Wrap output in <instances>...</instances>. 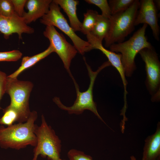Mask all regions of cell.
<instances>
[{
  "label": "cell",
  "instance_id": "1",
  "mask_svg": "<svg viewBox=\"0 0 160 160\" xmlns=\"http://www.w3.org/2000/svg\"><path fill=\"white\" fill-rule=\"evenodd\" d=\"M37 117V112L33 111L25 122L7 127L0 125V147L18 150L28 145L35 147L37 143L35 132L38 126L35 122Z\"/></svg>",
  "mask_w": 160,
  "mask_h": 160
},
{
  "label": "cell",
  "instance_id": "2",
  "mask_svg": "<svg viewBox=\"0 0 160 160\" xmlns=\"http://www.w3.org/2000/svg\"><path fill=\"white\" fill-rule=\"evenodd\" d=\"M148 25L143 24L127 40L111 45L110 50L121 55L122 62L125 76L130 77L136 69L135 59L136 55L145 48L153 47L145 36Z\"/></svg>",
  "mask_w": 160,
  "mask_h": 160
},
{
  "label": "cell",
  "instance_id": "3",
  "mask_svg": "<svg viewBox=\"0 0 160 160\" xmlns=\"http://www.w3.org/2000/svg\"><path fill=\"white\" fill-rule=\"evenodd\" d=\"M83 59L85 62L90 79V83L87 89L84 92H80L79 87L73 76L71 78L74 82L76 92V98L73 105L70 107L65 105L57 97L53 99L54 102L61 109L67 111L70 114L79 115L85 110L92 112L97 117L104 122L99 114L97 109V105L93 98V90L96 78L99 73L103 69L111 65L108 61L103 63L96 71H93L90 66L87 63L85 57Z\"/></svg>",
  "mask_w": 160,
  "mask_h": 160
},
{
  "label": "cell",
  "instance_id": "4",
  "mask_svg": "<svg viewBox=\"0 0 160 160\" xmlns=\"http://www.w3.org/2000/svg\"><path fill=\"white\" fill-rule=\"evenodd\" d=\"M139 6L140 1L135 0L126 10L111 15L110 29L104 39L105 47L109 48L113 44L123 42L134 30Z\"/></svg>",
  "mask_w": 160,
  "mask_h": 160
},
{
  "label": "cell",
  "instance_id": "5",
  "mask_svg": "<svg viewBox=\"0 0 160 160\" xmlns=\"http://www.w3.org/2000/svg\"><path fill=\"white\" fill-rule=\"evenodd\" d=\"M41 123L37 126L35 134L36 144L33 149L32 160H37L39 155L49 160H62L60 158L61 141L51 126L47 122L44 116H41Z\"/></svg>",
  "mask_w": 160,
  "mask_h": 160
},
{
  "label": "cell",
  "instance_id": "6",
  "mask_svg": "<svg viewBox=\"0 0 160 160\" xmlns=\"http://www.w3.org/2000/svg\"><path fill=\"white\" fill-rule=\"evenodd\" d=\"M33 84L28 81L19 80L17 78L7 76L6 93L10 98L8 105L15 109L19 115L18 123H23L28 120L31 112L29 100Z\"/></svg>",
  "mask_w": 160,
  "mask_h": 160
},
{
  "label": "cell",
  "instance_id": "7",
  "mask_svg": "<svg viewBox=\"0 0 160 160\" xmlns=\"http://www.w3.org/2000/svg\"><path fill=\"white\" fill-rule=\"evenodd\" d=\"M40 22L46 26L56 27L61 31L69 37L78 52L81 55L91 50V45L76 35L61 12L60 7L53 0L48 12L41 18Z\"/></svg>",
  "mask_w": 160,
  "mask_h": 160
},
{
  "label": "cell",
  "instance_id": "8",
  "mask_svg": "<svg viewBox=\"0 0 160 160\" xmlns=\"http://www.w3.org/2000/svg\"><path fill=\"white\" fill-rule=\"evenodd\" d=\"M139 53L145 64L146 85L151 100L158 101L160 99V63L158 55L153 47L144 48Z\"/></svg>",
  "mask_w": 160,
  "mask_h": 160
},
{
  "label": "cell",
  "instance_id": "9",
  "mask_svg": "<svg viewBox=\"0 0 160 160\" xmlns=\"http://www.w3.org/2000/svg\"><path fill=\"white\" fill-rule=\"evenodd\" d=\"M43 34L49 40L50 45L61 60L70 76L72 75L70 68L72 60L78 52L76 48L68 42L64 36L58 32L53 26H46Z\"/></svg>",
  "mask_w": 160,
  "mask_h": 160
},
{
  "label": "cell",
  "instance_id": "10",
  "mask_svg": "<svg viewBox=\"0 0 160 160\" xmlns=\"http://www.w3.org/2000/svg\"><path fill=\"white\" fill-rule=\"evenodd\" d=\"M149 25L155 39L159 40L160 28L158 23L157 9L153 0H141L135 18V25L140 24Z\"/></svg>",
  "mask_w": 160,
  "mask_h": 160
},
{
  "label": "cell",
  "instance_id": "11",
  "mask_svg": "<svg viewBox=\"0 0 160 160\" xmlns=\"http://www.w3.org/2000/svg\"><path fill=\"white\" fill-rule=\"evenodd\" d=\"M0 32L6 39L13 33H17L19 39H21L22 33H32L34 29L27 25L22 17L18 15L6 17L0 15Z\"/></svg>",
  "mask_w": 160,
  "mask_h": 160
},
{
  "label": "cell",
  "instance_id": "12",
  "mask_svg": "<svg viewBox=\"0 0 160 160\" xmlns=\"http://www.w3.org/2000/svg\"><path fill=\"white\" fill-rule=\"evenodd\" d=\"M86 36L87 41L91 45V50L97 49L100 50L106 57L111 65L115 68L119 73L124 85V97H126L127 93L126 89L127 82L126 79L124 70L121 61V54L105 48L103 45L102 42L97 40L90 33L87 34Z\"/></svg>",
  "mask_w": 160,
  "mask_h": 160
},
{
  "label": "cell",
  "instance_id": "13",
  "mask_svg": "<svg viewBox=\"0 0 160 160\" xmlns=\"http://www.w3.org/2000/svg\"><path fill=\"white\" fill-rule=\"evenodd\" d=\"M51 0H28L25 7L28 10L25 12L23 18L25 23L29 24L42 17L48 12Z\"/></svg>",
  "mask_w": 160,
  "mask_h": 160
},
{
  "label": "cell",
  "instance_id": "14",
  "mask_svg": "<svg viewBox=\"0 0 160 160\" xmlns=\"http://www.w3.org/2000/svg\"><path fill=\"white\" fill-rule=\"evenodd\" d=\"M142 160H160V123L156 131L145 140Z\"/></svg>",
  "mask_w": 160,
  "mask_h": 160
},
{
  "label": "cell",
  "instance_id": "15",
  "mask_svg": "<svg viewBox=\"0 0 160 160\" xmlns=\"http://www.w3.org/2000/svg\"><path fill=\"white\" fill-rule=\"evenodd\" d=\"M63 9L68 16L70 25L75 32L80 31L81 22L79 20L76 14L77 6L79 3L77 0H54Z\"/></svg>",
  "mask_w": 160,
  "mask_h": 160
},
{
  "label": "cell",
  "instance_id": "16",
  "mask_svg": "<svg viewBox=\"0 0 160 160\" xmlns=\"http://www.w3.org/2000/svg\"><path fill=\"white\" fill-rule=\"evenodd\" d=\"M53 52L52 47L49 45L47 49L39 53L31 56L23 57L20 66L15 72L8 76L11 78H17L23 71L34 65Z\"/></svg>",
  "mask_w": 160,
  "mask_h": 160
},
{
  "label": "cell",
  "instance_id": "17",
  "mask_svg": "<svg viewBox=\"0 0 160 160\" xmlns=\"http://www.w3.org/2000/svg\"><path fill=\"white\" fill-rule=\"evenodd\" d=\"M110 26V19L99 15L95 25L89 33L102 43L109 32Z\"/></svg>",
  "mask_w": 160,
  "mask_h": 160
},
{
  "label": "cell",
  "instance_id": "18",
  "mask_svg": "<svg viewBox=\"0 0 160 160\" xmlns=\"http://www.w3.org/2000/svg\"><path fill=\"white\" fill-rule=\"evenodd\" d=\"M99 14L92 9H88L84 14V19L81 23L80 31L87 35L91 31L97 21Z\"/></svg>",
  "mask_w": 160,
  "mask_h": 160
},
{
  "label": "cell",
  "instance_id": "19",
  "mask_svg": "<svg viewBox=\"0 0 160 160\" xmlns=\"http://www.w3.org/2000/svg\"><path fill=\"white\" fill-rule=\"evenodd\" d=\"M3 114L0 118V124L11 126L15 122H18L19 115L16 111L9 106L3 109Z\"/></svg>",
  "mask_w": 160,
  "mask_h": 160
},
{
  "label": "cell",
  "instance_id": "20",
  "mask_svg": "<svg viewBox=\"0 0 160 160\" xmlns=\"http://www.w3.org/2000/svg\"><path fill=\"white\" fill-rule=\"evenodd\" d=\"M135 0H109L108 3L111 15L123 12L129 8Z\"/></svg>",
  "mask_w": 160,
  "mask_h": 160
},
{
  "label": "cell",
  "instance_id": "21",
  "mask_svg": "<svg viewBox=\"0 0 160 160\" xmlns=\"http://www.w3.org/2000/svg\"><path fill=\"white\" fill-rule=\"evenodd\" d=\"M89 4H93L98 7L101 12V15L110 19L111 16V11L108 1L107 0H85Z\"/></svg>",
  "mask_w": 160,
  "mask_h": 160
},
{
  "label": "cell",
  "instance_id": "22",
  "mask_svg": "<svg viewBox=\"0 0 160 160\" xmlns=\"http://www.w3.org/2000/svg\"><path fill=\"white\" fill-rule=\"evenodd\" d=\"M0 15L6 17L17 15L15 12L11 0H0Z\"/></svg>",
  "mask_w": 160,
  "mask_h": 160
},
{
  "label": "cell",
  "instance_id": "23",
  "mask_svg": "<svg viewBox=\"0 0 160 160\" xmlns=\"http://www.w3.org/2000/svg\"><path fill=\"white\" fill-rule=\"evenodd\" d=\"M22 53L18 50L0 52V62L15 61L22 57Z\"/></svg>",
  "mask_w": 160,
  "mask_h": 160
},
{
  "label": "cell",
  "instance_id": "24",
  "mask_svg": "<svg viewBox=\"0 0 160 160\" xmlns=\"http://www.w3.org/2000/svg\"><path fill=\"white\" fill-rule=\"evenodd\" d=\"M69 160H93L90 156L83 152L75 149H71L67 154Z\"/></svg>",
  "mask_w": 160,
  "mask_h": 160
},
{
  "label": "cell",
  "instance_id": "25",
  "mask_svg": "<svg viewBox=\"0 0 160 160\" xmlns=\"http://www.w3.org/2000/svg\"><path fill=\"white\" fill-rule=\"evenodd\" d=\"M14 8L15 12L20 17H22L24 13L26 0H11Z\"/></svg>",
  "mask_w": 160,
  "mask_h": 160
},
{
  "label": "cell",
  "instance_id": "26",
  "mask_svg": "<svg viewBox=\"0 0 160 160\" xmlns=\"http://www.w3.org/2000/svg\"><path fill=\"white\" fill-rule=\"evenodd\" d=\"M7 76L4 72L0 71V102L6 93ZM2 109L0 105V110Z\"/></svg>",
  "mask_w": 160,
  "mask_h": 160
},
{
  "label": "cell",
  "instance_id": "27",
  "mask_svg": "<svg viewBox=\"0 0 160 160\" xmlns=\"http://www.w3.org/2000/svg\"><path fill=\"white\" fill-rule=\"evenodd\" d=\"M153 1L157 10H159L160 9V1L159 0H155Z\"/></svg>",
  "mask_w": 160,
  "mask_h": 160
},
{
  "label": "cell",
  "instance_id": "28",
  "mask_svg": "<svg viewBox=\"0 0 160 160\" xmlns=\"http://www.w3.org/2000/svg\"><path fill=\"white\" fill-rule=\"evenodd\" d=\"M131 160H137L136 158L134 156L130 157Z\"/></svg>",
  "mask_w": 160,
  "mask_h": 160
},
{
  "label": "cell",
  "instance_id": "29",
  "mask_svg": "<svg viewBox=\"0 0 160 160\" xmlns=\"http://www.w3.org/2000/svg\"><path fill=\"white\" fill-rule=\"evenodd\" d=\"M62 160H65V159H62Z\"/></svg>",
  "mask_w": 160,
  "mask_h": 160
}]
</instances>
